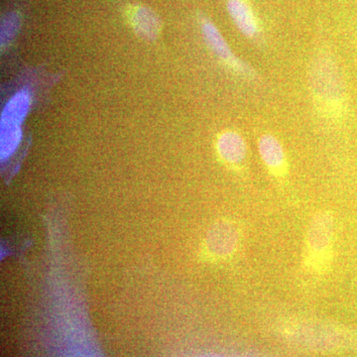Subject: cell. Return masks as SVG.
Here are the masks:
<instances>
[{
  "label": "cell",
  "instance_id": "cell-1",
  "mask_svg": "<svg viewBox=\"0 0 357 357\" xmlns=\"http://www.w3.org/2000/svg\"><path fill=\"white\" fill-rule=\"evenodd\" d=\"M310 86L314 102L324 114L337 116L345 107L344 77L335 59L321 53L310 68Z\"/></svg>",
  "mask_w": 357,
  "mask_h": 357
},
{
  "label": "cell",
  "instance_id": "cell-2",
  "mask_svg": "<svg viewBox=\"0 0 357 357\" xmlns=\"http://www.w3.org/2000/svg\"><path fill=\"white\" fill-rule=\"evenodd\" d=\"M333 237V218L328 213L314 218L307 234V263L314 270L325 268Z\"/></svg>",
  "mask_w": 357,
  "mask_h": 357
},
{
  "label": "cell",
  "instance_id": "cell-3",
  "mask_svg": "<svg viewBox=\"0 0 357 357\" xmlns=\"http://www.w3.org/2000/svg\"><path fill=\"white\" fill-rule=\"evenodd\" d=\"M199 24L201 28L202 34L204 41L208 45L211 51L218 56L220 60L225 63L227 67L234 70L236 74L241 75L248 79H252L255 76V70L250 66L239 60L238 58L232 53L229 44L225 41V37L218 29L217 26L204 14H199Z\"/></svg>",
  "mask_w": 357,
  "mask_h": 357
},
{
  "label": "cell",
  "instance_id": "cell-4",
  "mask_svg": "<svg viewBox=\"0 0 357 357\" xmlns=\"http://www.w3.org/2000/svg\"><path fill=\"white\" fill-rule=\"evenodd\" d=\"M239 244V232L236 225L220 222L211 227L206 236V248L211 255L218 258L229 257Z\"/></svg>",
  "mask_w": 357,
  "mask_h": 357
},
{
  "label": "cell",
  "instance_id": "cell-5",
  "mask_svg": "<svg viewBox=\"0 0 357 357\" xmlns=\"http://www.w3.org/2000/svg\"><path fill=\"white\" fill-rule=\"evenodd\" d=\"M227 13L238 31L253 41L262 39L259 20L248 0H225Z\"/></svg>",
  "mask_w": 357,
  "mask_h": 357
},
{
  "label": "cell",
  "instance_id": "cell-6",
  "mask_svg": "<svg viewBox=\"0 0 357 357\" xmlns=\"http://www.w3.org/2000/svg\"><path fill=\"white\" fill-rule=\"evenodd\" d=\"M31 102L29 89L24 88L16 91L4 105L0 119V128H20L29 112Z\"/></svg>",
  "mask_w": 357,
  "mask_h": 357
},
{
  "label": "cell",
  "instance_id": "cell-7",
  "mask_svg": "<svg viewBox=\"0 0 357 357\" xmlns=\"http://www.w3.org/2000/svg\"><path fill=\"white\" fill-rule=\"evenodd\" d=\"M130 21L136 34L145 40L156 39L162 27L158 14L147 6L135 7L131 13Z\"/></svg>",
  "mask_w": 357,
  "mask_h": 357
},
{
  "label": "cell",
  "instance_id": "cell-8",
  "mask_svg": "<svg viewBox=\"0 0 357 357\" xmlns=\"http://www.w3.org/2000/svg\"><path fill=\"white\" fill-rule=\"evenodd\" d=\"M218 151L225 162L231 165L243 163L248 155L245 140L236 131H227L218 140Z\"/></svg>",
  "mask_w": 357,
  "mask_h": 357
},
{
  "label": "cell",
  "instance_id": "cell-9",
  "mask_svg": "<svg viewBox=\"0 0 357 357\" xmlns=\"http://www.w3.org/2000/svg\"><path fill=\"white\" fill-rule=\"evenodd\" d=\"M258 150L265 166L274 174L283 173L286 167V155L281 143L270 134L261 136Z\"/></svg>",
  "mask_w": 357,
  "mask_h": 357
},
{
  "label": "cell",
  "instance_id": "cell-10",
  "mask_svg": "<svg viewBox=\"0 0 357 357\" xmlns=\"http://www.w3.org/2000/svg\"><path fill=\"white\" fill-rule=\"evenodd\" d=\"M23 24V13L20 9L11 8L2 14L0 24V42L2 48L9 46L20 34Z\"/></svg>",
  "mask_w": 357,
  "mask_h": 357
},
{
  "label": "cell",
  "instance_id": "cell-11",
  "mask_svg": "<svg viewBox=\"0 0 357 357\" xmlns=\"http://www.w3.org/2000/svg\"><path fill=\"white\" fill-rule=\"evenodd\" d=\"M22 131L21 128H0V155L1 161H6L13 156L20 146Z\"/></svg>",
  "mask_w": 357,
  "mask_h": 357
}]
</instances>
